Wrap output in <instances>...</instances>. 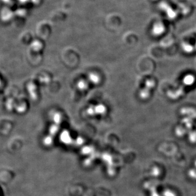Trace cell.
<instances>
[{
	"mask_svg": "<svg viewBox=\"0 0 196 196\" xmlns=\"http://www.w3.org/2000/svg\"><path fill=\"white\" fill-rule=\"evenodd\" d=\"M194 166H195V167H196V160L195 161V162H194Z\"/></svg>",
	"mask_w": 196,
	"mask_h": 196,
	"instance_id": "11",
	"label": "cell"
},
{
	"mask_svg": "<svg viewBox=\"0 0 196 196\" xmlns=\"http://www.w3.org/2000/svg\"><path fill=\"white\" fill-rule=\"evenodd\" d=\"M151 175L153 177H158L160 174V169L158 167H154L151 171Z\"/></svg>",
	"mask_w": 196,
	"mask_h": 196,
	"instance_id": "3",
	"label": "cell"
},
{
	"mask_svg": "<svg viewBox=\"0 0 196 196\" xmlns=\"http://www.w3.org/2000/svg\"><path fill=\"white\" fill-rule=\"evenodd\" d=\"M94 109H95V112L98 114H102L105 113L106 110L105 107L102 105H99L96 107H95Z\"/></svg>",
	"mask_w": 196,
	"mask_h": 196,
	"instance_id": "2",
	"label": "cell"
},
{
	"mask_svg": "<svg viewBox=\"0 0 196 196\" xmlns=\"http://www.w3.org/2000/svg\"><path fill=\"white\" fill-rule=\"evenodd\" d=\"M189 176L194 180H196V169H191L188 172Z\"/></svg>",
	"mask_w": 196,
	"mask_h": 196,
	"instance_id": "4",
	"label": "cell"
},
{
	"mask_svg": "<svg viewBox=\"0 0 196 196\" xmlns=\"http://www.w3.org/2000/svg\"><path fill=\"white\" fill-rule=\"evenodd\" d=\"M149 189L150 191V196H161L156 191L155 188L154 186L149 188Z\"/></svg>",
	"mask_w": 196,
	"mask_h": 196,
	"instance_id": "8",
	"label": "cell"
},
{
	"mask_svg": "<svg viewBox=\"0 0 196 196\" xmlns=\"http://www.w3.org/2000/svg\"><path fill=\"white\" fill-rule=\"evenodd\" d=\"M2 2H3L5 4H8V5H11L13 2V0H1Z\"/></svg>",
	"mask_w": 196,
	"mask_h": 196,
	"instance_id": "10",
	"label": "cell"
},
{
	"mask_svg": "<svg viewBox=\"0 0 196 196\" xmlns=\"http://www.w3.org/2000/svg\"><path fill=\"white\" fill-rule=\"evenodd\" d=\"M163 196H177L174 192L170 190H166L163 192Z\"/></svg>",
	"mask_w": 196,
	"mask_h": 196,
	"instance_id": "7",
	"label": "cell"
},
{
	"mask_svg": "<svg viewBox=\"0 0 196 196\" xmlns=\"http://www.w3.org/2000/svg\"><path fill=\"white\" fill-rule=\"evenodd\" d=\"M88 87L87 84L86 83L85 81H82L79 82L78 83V88L81 90H85Z\"/></svg>",
	"mask_w": 196,
	"mask_h": 196,
	"instance_id": "5",
	"label": "cell"
},
{
	"mask_svg": "<svg viewBox=\"0 0 196 196\" xmlns=\"http://www.w3.org/2000/svg\"><path fill=\"white\" fill-rule=\"evenodd\" d=\"M13 11L8 7H5L2 8L0 13V18L2 22H11L14 17Z\"/></svg>",
	"mask_w": 196,
	"mask_h": 196,
	"instance_id": "1",
	"label": "cell"
},
{
	"mask_svg": "<svg viewBox=\"0 0 196 196\" xmlns=\"http://www.w3.org/2000/svg\"><path fill=\"white\" fill-rule=\"evenodd\" d=\"M61 120V115L58 113L56 114L55 115H54V118H53V120L56 123H59L60 121Z\"/></svg>",
	"mask_w": 196,
	"mask_h": 196,
	"instance_id": "9",
	"label": "cell"
},
{
	"mask_svg": "<svg viewBox=\"0 0 196 196\" xmlns=\"http://www.w3.org/2000/svg\"><path fill=\"white\" fill-rule=\"evenodd\" d=\"M90 80L94 83H97L99 80V79L98 76L96 75L93 74H92L90 75Z\"/></svg>",
	"mask_w": 196,
	"mask_h": 196,
	"instance_id": "6",
	"label": "cell"
}]
</instances>
